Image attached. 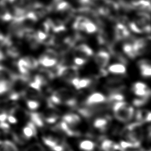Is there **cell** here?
Returning <instances> with one entry per match:
<instances>
[{
	"label": "cell",
	"instance_id": "43",
	"mask_svg": "<svg viewBox=\"0 0 151 151\" xmlns=\"http://www.w3.org/2000/svg\"></svg>",
	"mask_w": 151,
	"mask_h": 151
},
{
	"label": "cell",
	"instance_id": "26",
	"mask_svg": "<svg viewBox=\"0 0 151 151\" xmlns=\"http://www.w3.org/2000/svg\"><path fill=\"white\" fill-rule=\"evenodd\" d=\"M78 147L83 151H93L96 147V144L91 140H83L79 143Z\"/></svg>",
	"mask_w": 151,
	"mask_h": 151
},
{
	"label": "cell",
	"instance_id": "25",
	"mask_svg": "<svg viewBox=\"0 0 151 151\" xmlns=\"http://www.w3.org/2000/svg\"><path fill=\"white\" fill-rule=\"evenodd\" d=\"M17 65L18 71L21 74L24 76H29L30 70L27 64V63L24 58H20L18 61Z\"/></svg>",
	"mask_w": 151,
	"mask_h": 151
},
{
	"label": "cell",
	"instance_id": "11",
	"mask_svg": "<svg viewBox=\"0 0 151 151\" xmlns=\"http://www.w3.org/2000/svg\"><path fill=\"white\" fill-rule=\"evenodd\" d=\"M107 101L106 97L101 93L95 92L89 95L84 101V104L86 106L96 105L105 103Z\"/></svg>",
	"mask_w": 151,
	"mask_h": 151
},
{
	"label": "cell",
	"instance_id": "16",
	"mask_svg": "<svg viewBox=\"0 0 151 151\" xmlns=\"http://www.w3.org/2000/svg\"><path fill=\"white\" fill-rule=\"evenodd\" d=\"M51 30L55 33H60L65 31L64 22L60 18H55L53 19H48Z\"/></svg>",
	"mask_w": 151,
	"mask_h": 151
},
{
	"label": "cell",
	"instance_id": "14",
	"mask_svg": "<svg viewBox=\"0 0 151 151\" xmlns=\"http://www.w3.org/2000/svg\"><path fill=\"white\" fill-rule=\"evenodd\" d=\"M6 0H0V21L8 22L12 19L13 16L7 7Z\"/></svg>",
	"mask_w": 151,
	"mask_h": 151
},
{
	"label": "cell",
	"instance_id": "42",
	"mask_svg": "<svg viewBox=\"0 0 151 151\" xmlns=\"http://www.w3.org/2000/svg\"><path fill=\"white\" fill-rule=\"evenodd\" d=\"M131 151H136V150H131Z\"/></svg>",
	"mask_w": 151,
	"mask_h": 151
},
{
	"label": "cell",
	"instance_id": "20",
	"mask_svg": "<svg viewBox=\"0 0 151 151\" xmlns=\"http://www.w3.org/2000/svg\"><path fill=\"white\" fill-rule=\"evenodd\" d=\"M38 63L45 67H51L55 66L57 63V60L51 58L44 53L38 60Z\"/></svg>",
	"mask_w": 151,
	"mask_h": 151
},
{
	"label": "cell",
	"instance_id": "38",
	"mask_svg": "<svg viewBox=\"0 0 151 151\" xmlns=\"http://www.w3.org/2000/svg\"><path fill=\"white\" fill-rule=\"evenodd\" d=\"M6 120L8 122V123H12V124H15L17 123V119L15 117L14 114H12L10 113H8V114Z\"/></svg>",
	"mask_w": 151,
	"mask_h": 151
},
{
	"label": "cell",
	"instance_id": "7",
	"mask_svg": "<svg viewBox=\"0 0 151 151\" xmlns=\"http://www.w3.org/2000/svg\"><path fill=\"white\" fill-rule=\"evenodd\" d=\"M114 35L116 41L126 40L130 35L127 27L122 22H117L114 28Z\"/></svg>",
	"mask_w": 151,
	"mask_h": 151
},
{
	"label": "cell",
	"instance_id": "5",
	"mask_svg": "<svg viewBox=\"0 0 151 151\" xmlns=\"http://www.w3.org/2000/svg\"><path fill=\"white\" fill-rule=\"evenodd\" d=\"M55 11L58 13L61 17H63V21H67L75 14V9L68 2L61 1L55 5Z\"/></svg>",
	"mask_w": 151,
	"mask_h": 151
},
{
	"label": "cell",
	"instance_id": "19",
	"mask_svg": "<svg viewBox=\"0 0 151 151\" xmlns=\"http://www.w3.org/2000/svg\"><path fill=\"white\" fill-rule=\"evenodd\" d=\"M100 149L102 151H117L120 150L119 144L109 139H104L100 144Z\"/></svg>",
	"mask_w": 151,
	"mask_h": 151
},
{
	"label": "cell",
	"instance_id": "39",
	"mask_svg": "<svg viewBox=\"0 0 151 151\" xmlns=\"http://www.w3.org/2000/svg\"><path fill=\"white\" fill-rule=\"evenodd\" d=\"M78 1L80 4L84 5H86L91 4V0H78Z\"/></svg>",
	"mask_w": 151,
	"mask_h": 151
},
{
	"label": "cell",
	"instance_id": "30",
	"mask_svg": "<svg viewBox=\"0 0 151 151\" xmlns=\"http://www.w3.org/2000/svg\"><path fill=\"white\" fill-rule=\"evenodd\" d=\"M24 58L26 62L27 63V64H28L30 70H35L38 68V65H39L38 61L34 57L28 55V56H26V57H24Z\"/></svg>",
	"mask_w": 151,
	"mask_h": 151
},
{
	"label": "cell",
	"instance_id": "28",
	"mask_svg": "<svg viewBox=\"0 0 151 151\" xmlns=\"http://www.w3.org/2000/svg\"><path fill=\"white\" fill-rule=\"evenodd\" d=\"M5 47H6V54L8 56L12 58H15L19 57L20 54L19 50L16 46L13 45L12 43L6 46Z\"/></svg>",
	"mask_w": 151,
	"mask_h": 151
},
{
	"label": "cell",
	"instance_id": "31",
	"mask_svg": "<svg viewBox=\"0 0 151 151\" xmlns=\"http://www.w3.org/2000/svg\"><path fill=\"white\" fill-rule=\"evenodd\" d=\"M10 88V81L0 79V94L9 91Z\"/></svg>",
	"mask_w": 151,
	"mask_h": 151
},
{
	"label": "cell",
	"instance_id": "41",
	"mask_svg": "<svg viewBox=\"0 0 151 151\" xmlns=\"http://www.w3.org/2000/svg\"><path fill=\"white\" fill-rule=\"evenodd\" d=\"M146 151H150V149H149V150H146Z\"/></svg>",
	"mask_w": 151,
	"mask_h": 151
},
{
	"label": "cell",
	"instance_id": "4",
	"mask_svg": "<svg viewBox=\"0 0 151 151\" xmlns=\"http://www.w3.org/2000/svg\"><path fill=\"white\" fill-rule=\"evenodd\" d=\"M130 29L134 32L149 33L150 31L149 14L139 12L136 18L131 21L129 24Z\"/></svg>",
	"mask_w": 151,
	"mask_h": 151
},
{
	"label": "cell",
	"instance_id": "36",
	"mask_svg": "<svg viewBox=\"0 0 151 151\" xmlns=\"http://www.w3.org/2000/svg\"><path fill=\"white\" fill-rule=\"evenodd\" d=\"M73 61L75 64V65L81 66L84 65L86 63L87 60L78 57H74L73 58Z\"/></svg>",
	"mask_w": 151,
	"mask_h": 151
},
{
	"label": "cell",
	"instance_id": "24",
	"mask_svg": "<svg viewBox=\"0 0 151 151\" xmlns=\"http://www.w3.org/2000/svg\"><path fill=\"white\" fill-rule=\"evenodd\" d=\"M0 151H18V149L12 142L0 140Z\"/></svg>",
	"mask_w": 151,
	"mask_h": 151
},
{
	"label": "cell",
	"instance_id": "9",
	"mask_svg": "<svg viewBox=\"0 0 151 151\" xmlns=\"http://www.w3.org/2000/svg\"><path fill=\"white\" fill-rule=\"evenodd\" d=\"M52 104H49V107L42 113L44 122L48 124H52L57 122L58 119V114L57 110L53 107Z\"/></svg>",
	"mask_w": 151,
	"mask_h": 151
},
{
	"label": "cell",
	"instance_id": "15",
	"mask_svg": "<svg viewBox=\"0 0 151 151\" xmlns=\"http://www.w3.org/2000/svg\"><path fill=\"white\" fill-rule=\"evenodd\" d=\"M76 89L79 90L81 88H87L93 84V80L90 78H79L76 77L74 78L70 83Z\"/></svg>",
	"mask_w": 151,
	"mask_h": 151
},
{
	"label": "cell",
	"instance_id": "34",
	"mask_svg": "<svg viewBox=\"0 0 151 151\" xmlns=\"http://www.w3.org/2000/svg\"><path fill=\"white\" fill-rule=\"evenodd\" d=\"M25 151H44V148L41 145L38 143H35L28 147Z\"/></svg>",
	"mask_w": 151,
	"mask_h": 151
},
{
	"label": "cell",
	"instance_id": "18",
	"mask_svg": "<svg viewBox=\"0 0 151 151\" xmlns=\"http://www.w3.org/2000/svg\"><path fill=\"white\" fill-rule=\"evenodd\" d=\"M37 129L36 126L30 121L22 129V136L25 139H29L36 136Z\"/></svg>",
	"mask_w": 151,
	"mask_h": 151
},
{
	"label": "cell",
	"instance_id": "1",
	"mask_svg": "<svg viewBox=\"0 0 151 151\" xmlns=\"http://www.w3.org/2000/svg\"><path fill=\"white\" fill-rule=\"evenodd\" d=\"M49 103L54 104H64L70 107H74L77 103V98L74 91L67 88H61L52 93Z\"/></svg>",
	"mask_w": 151,
	"mask_h": 151
},
{
	"label": "cell",
	"instance_id": "33",
	"mask_svg": "<svg viewBox=\"0 0 151 151\" xmlns=\"http://www.w3.org/2000/svg\"><path fill=\"white\" fill-rule=\"evenodd\" d=\"M149 99V97H139L138 98L133 100V104L134 106L141 107L144 104H145Z\"/></svg>",
	"mask_w": 151,
	"mask_h": 151
},
{
	"label": "cell",
	"instance_id": "6",
	"mask_svg": "<svg viewBox=\"0 0 151 151\" xmlns=\"http://www.w3.org/2000/svg\"><path fill=\"white\" fill-rule=\"evenodd\" d=\"M15 14L14 17L24 15L29 11L32 4L31 0H8Z\"/></svg>",
	"mask_w": 151,
	"mask_h": 151
},
{
	"label": "cell",
	"instance_id": "40",
	"mask_svg": "<svg viewBox=\"0 0 151 151\" xmlns=\"http://www.w3.org/2000/svg\"><path fill=\"white\" fill-rule=\"evenodd\" d=\"M5 58V55L0 50V61L3 60Z\"/></svg>",
	"mask_w": 151,
	"mask_h": 151
},
{
	"label": "cell",
	"instance_id": "21",
	"mask_svg": "<svg viewBox=\"0 0 151 151\" xmlns=\"http://www.w3.org/2000/svg\"><path fill=\"white\" fill-rule=\"evenodd\" d=\"M98 29L97 25L88 18L83 22L80 31H84L88 34H92L96 32Z\"/></svg>",
	"mask_w": 151,
	"mask_h": 151
},
{
	"label": "cell",
	"instance_id": "22",
	"mask_svg": "<svg viewBox=\"0 0 151 151\" xmlns=\"http://www.w3.org/2000/svg\"><path fill=\"white\" fill-rule=\"evenodd\" d=\"M31 122L35 126L39 127H42L44 125V121L41 113L31 111L29 114Z\"/></svg>",
	"mask_w": 151,
	"mask_h": 151
},
{
	"label": "cell",
	"instance_id": "23",
	"mask_svg": "<svg viewBox=\"0 0 151 151\" xmlns=\"http://www.w3.org/2000/svg\"><path fill=\"white\" fill-rule=\"evenodd\" d=\"M108 71L114 74H124L126 73V67L122 63L113 64L109 67Z\"/></svg>",
	"mask_w": 151,
	"mask_h": 151
},
{
	"label": "cell",
	"instance_id": "27",
	"mask_svg": "<svg viewBox=\"0 0 151 151\" xmlns=\"http://www.w3.org/2000/svg\"><path fill=\"white\" fill-rule=\"evenodd\" d=\"M14 73H12L6 67L0 65V79L11 81L12 76Z\"/></svg>",
	"mask_w": 151,
	"mask_h": 151
},
{
	"label": "cell",
	"instance_id": "2",
	"mask_svg": "<svg viewBox=\"0 0 151 151\" xmlns=\"http://www.w3.org/2000/svg\"><path fill=\"white\" fill-rule=\"evenodd\" d=\"M112 109L114 117L121 122L130 121L134 116V109L125 101H119L113 103Z\"/></svg>",
	"mask_w": 151,
	"mask_h": 151
},
{
	"label": "cell",
	"instance_id": "13",
	"mask_svg": "<svg viewBox=\"0 0 151 151\" xmlns=\"http://www.w3.org/2000/svg\"><path fill=\"white\" fill-rule=\"evenodd\" d=\"M62 120L74 129H76L77 126L81 122L80 117L75 113H68L65 114L62 117Z\"/></svg>",
	"mask_w": 151,
	"mask_h": 151
},
{
	"label": "cell",
	"instance_id": "12",
	"mask_svg": "<svg viewBox=\"0 0 151 151\" xmlns=\"http://www.w3.org/2000/svg\"><path fill=\"white\" fill-rule=\"evenodd\" d=\"M110 58V54L107 51L101 50L95 54L94 61L100 68H104L108 64Z\"/></svg>",
	"mask_w": 151,
	"mask_h": 151
},
{
	"label": "cell",
	"instance_id": "10",
	"mask_svg": "<svg viewBox=\"0 0 151 151\" xmlns=\"http://www.w3.org/2000/svg\"><path fill=\"white\" fill-rule=\"evenodd\" d=\"M110 122V117L109 116H100L96 117L93 122V127L100 132H105L107 130Z\"/></svg>",
	"mask_w": 151,
	"mask_h": 151
},
{
	"label": "cell",
	"instance_id": "8",
	"mask_svg": "<svg viewBox=\"0 0 151 151\" xmlns=\"http://www.w3.org/2000/svg\"><path fill=\"white\" fill-rule=\"evenodd\" d=\"M74 57H78L86 60H88V58L93 55V50L87 44H81L74 48Z\"/></svg>",
	"mask_w": 151,
	"mask_h": 151
},
{
	"label": "cell",
	"instance_id": "32",
	"mask_svg": "<svg viewBox=\"0 0 151 151\" xmlns=\"http://www.w3.org/2000/svg\"><path fill=\"white\" fill-rule=\"evenodd\" d=\"M27 107L31 110H35L37 109L40 106V102L37 100L33 99H27Z\"/></svg>",
	"mask_w": 151,
	"mask_h": 151
},
{
	"label": "cell",
	"instance_id": "35",
	"mask_svg": "<svg viewBox=\"0 0 151 151\" xmlns=\"http://www.w3.org/2000/svg\"><path fill=\"white\" fill-rule=\"evenodd\" d=\"M10 40H11V37L9 35L4 36L0 31V45L5 47L6 45H7L9 42Z\"/></svg>",
	"mask_w": 151,
	"mask_h": 151
},
{
	"label": "cell",
	"instance_id": "17",
	"mask_svg": "<svg viewBox=\"0 0 151 151\" xmlns=\"http://www.w3.org/2000/svg\"><path fill=\"white\" fill-rule=\"evenodd\" d=\"M138 67L141 75L143 77H150L151 75V67L149 60L143 59L138 62Z\"/></svg>",
	"mask_w": 151,
	"mask_h": 151
},
{
	"label": "cell",
	"instance_id": "29",
	"mask_svg": "<svg viewBox=\"0 0 151 151\" xmlns=\"http://www.w3.org/2000/svg\"><path fill=\"white\" fill-rule=\"evenodd\" d=\"M42 140H43L44 144L46 146H47L50 149H52L56 145L60 144L59 143V140L58 139L54 137L51 136H44V137H43Z\"/></svg>",
	"mask_w": 151,
	"mask_h": 151
},
{
	"label": "cell",
	"instance_id": "37",
	"mask_svg": "<svg viewBox=\"0 0 151 151\" xmlns=\"http://www.w3.org/2000/svg\"><path fill=\"white\" fill-rule=\"evenodd\" d=\"M8 113L3 110H0V122H4L6 121Z\"/></svg>",
	"mask_w": 151,
	"mask_h": 151
},
{
	"label": "cell",
	"instance_id": "3",
	"mask_svg": "<svg viewBox=\"0 0 151 151\" xmlns=\"http://www.w3.org/2000/svg\"><path fill=\"white\" fill-rule=\"evenodd\" d=\"M52 71L55 77L57 76L60 77L64 81L69 83H70L74 78L78 77V68L77 66L67 65L61 63L57 65L54 70H52Z\"/></svg>",
	"mask_w": 151,
	"mask_h": 151
}]
</instances>
